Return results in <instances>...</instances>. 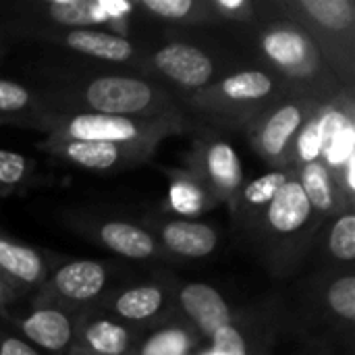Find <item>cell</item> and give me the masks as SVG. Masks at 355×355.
<instances>
[{"label": "cell", "mask_w": 355, "mask_h": 355, "mask_svg": "<svg viewBox=\"0 0 355 355\" xmlns=\"http://www.w3.org/2000/svg\"><path fill=\"white\" fill-rule=\"evenodd\" d=\"M119 266L108 260H64L48 281L31 293V306H54L67 312H83L100 304L114 289Z\"/></svg>", "instance_id": "7c38bea8"}, {"label": "cell", "mask_w": 355, "mask_h": 355, "mask_svg": "<svg viewBox=\"0 0 355 355\" xmlns=\"http://www.w3.org/2000/svg\"><path fill=\"white\" fill-rule=\"evenodd\" d=\"M23 297H27L23 291H19L17 287H10V285H4L0 283V312L8 310L10 306H15L17 302H21Z\"/></svg>", "instance_id": "836d02e7"}, {"label": "cell", "mask_w": 355, "mask_h": 355, "mask_svg": "<svg viewBox=\"0 0 355 355\" xmlns=\"http://www.w3.org/2000/svg\"><path fill=\"white\" fill-rule=\"evenodd\" d=\"M308 258L316 270L355 268V208L341 210L318 225Z\"/></svg>", "instance_id": "7402d4cb"}, {"label": "cell", "mask_w": 355, "mask_h": 355, "mask_svg": "<svg viewBox=\"0 0 355 355\" xmlns=\"http://www.w3.org/2000/svg\"><path fill=\"white\" fill-rule=\"evenodd\" d=\"M289 177H291V168H270L268 173L252 181H245L241 185L229 210L237 229H241L245 237L258 227L268 206L272 204L275 196L279 193V189L285 185Z\"/></svg>", "instance_id": "484cf974"}, {"label": "cell", "mask_w": 355, "mask_h": 355, "mask_svg": "<svg viewBox=\"0 0 355 355\" xmlns=\"http://www.w3.org/2000/svg\"><path fill=\"white\" fill-rule=\"evenodd\" d=\"M141 329L119 322L96 306L79 312L75 345L89 355H131Z\"/></svg>", "instance_id": "603a6c76"}, {"label": "cell", "mask_w": 355, "mask_h": 355, "mask_svg": "<svg viewBox=\"0 0 355 355\" xmlns=\"http://www.w3.org/2000/svg\"><path fill=\"white\" fill-rule=\"evenodd\" d=\"M67 355H89V354H85L83 349H79L77 345H73V349H71V352H69Z\"/></svg>", "instance_id": "74e56055"}, {"label": "cell", "mask_w": 355, "mask_h": 355, "mask_svg": "<svg viewBox=\"0 0 355 355\" xmlns=\"http://www.w3.org/2000/svg\"><path fill=\"white\" fill-rule=\"evenodd\" d=\"M6 50H8V37H6V35L2 33V29H0V60L4 58Z\"/></svg>", "instance_id": "e575fe53"}, {"label": "cell", "mask_w": 355, "mask_h": 355, "mask_svg": "<svg viewBox=\"0 0 355 355\" xmlns=\"http://www.w3.org/2000/svg\"><path fill=\"white\" fill-rule=\"evenodd\" d=\"M79 314L54 306H31L27 314L0 312V324L44 355H67L75 345Z\"/></svg>", "instance_id": "ac0fdd59"}, {"label": "cell", "mask_w": 355, "mask_h": 355, "mask_svg": "<svg viewBox=\"0 0 355 355\" xmlns=\"http://www.w3.org/2000/svg\"><path fill=\"white\" fill-rule=\"evenodd\" d=\"M245 62L241 54L225 50L216 42L193 33V29L166 27L158 42H150L137 75L162 85L181 102Z\"/></svg>", "instance_id": "3957f363"}, {"label": "cell", "mask_w": 355, "mask_h": 355, "mask_svg": "<svg viewBox=\"0 0 355 355\" xmlns=\"http://www.w3.org/2000/svg\"><path fill=\"white\" fill-rule=\"evenodd\" d=\"M318 225L320 223L291 171V177L279 189L248 239L275 277H289L308 258Z\"/></svg>", "instance_id": "5b68a950"}, {"label": "cell", "mask_w": 355, "mask_h": 355, "mask_svg": "<svg viewBox=\"0 0 355 355\" xmlns=\"http://www.w3.org/2000/svg\"><path fill=\"white\" fill-rule=\"evenodd\" d=\"M291 85L270 71L245 62L210 87L183 98V112L200 125L223 133H243L245 127Z\"/></svg>", "instance_id": "277c9868"}, {"label": "cell", "mask_w": 355, "mask_h": 355, "mask_svg": "<svg viewBox=\"0 0 355 355\" xmlns=\"http://www.w3.org/2000/svg\"><path fill=\"white\" fill-rule=\"evenodd\" d=\"M210 10L218 25H256L268 21V2L266 0H208Z\"/></svg>", "instance_id": "4dcf8cb0"}, {"label": "cell", "mask_w": 355, "mask_h": 355, "mask_svg": "<svg viewBox=\"0 0 355 355\" xmlns=\"http://www.w3.org/2000/svg\"><path fill=\"white\" fill-rule=\"evenodd\" d=\"M268 15L302 27L335 75L355 87L354 0H268Z\"/></svg>", "instance_id": "52a82bcc"}, {"label": "cell", "mask_w": 355, "mask_h": 355, "mask_svg": "<svg viewBox=\"0 0 355 355\" xmlns=\"http://www.w3.org/2000/svg\"><path fill=\"white\" fill-rule=\"evenodd\" d=\"M160 171L168 179V200H166V214L177 218H189L198 220L206 212H210L216 204V200L210 196V191L202 185V181L189 173L187 168H171L160 166Z\"/></svg>", "instance_id": "f1b7e54d"}, {"label": "cell", "mask_w": 355, "mask_h": 355, "mask_svg": "<svg viewBox=\"0 0 355 355\" xmlns=\"http://www.w3.org/2000/svg\"><path fill=\"white\" fill-rule=\"evenodd\" d=\"M37 71L40 79L33 87L40 89L50 114H110L196 123L168 89L125 69L77 58Z\"/></svg>", "instance_id": "6da1fadb"}, {"label": "cell", "mask_w": 355, "mask_h": 355, "mask_svg": "<svg viewBox=\"0 0 355 355\" xmlns=\"http://www.w3.org/2000/svg\"><path fill=\"white\" fill-rule=\"evenodd\" d=\"M320 104L324 102L289 87L245 127L243 135L270 168H289L295 141Z\"/></svg>", "instance_id": "30bf717a"}, {"label": "cell", "mask_w": 355, "mask_h": 355, "mask_svg": "<svg viewBox=\"0 0 355 355\" xmlns=\"http://www.w3.org/2000/svg\"><path fill=\"white\" fill-rule=\"evenodd\" d=\"M193 355H214V354H212V349H210L208 345H202V347H200V349H198Z\"/></svg>", "instance_id": "8d00e7d4"}, {"label": "cell", "mask_w": 355, "mask_h": 355, "mask_svg": "<svg viewBox=\"0 0 355 355\" xmlns=\"http://www.w3.org/2000/svg\"><path fill=\"white\" fill-rule=\"evenodd\" d=\"M175 297L179 312L206 343L214 337V333L233 322V318L237 316L223 293L208 283L175 281Z\"/></svg>", "instance_id": "ffe728a7"}, {"label": "cell", "mask_w": 355, "mask_h": 355, "mask_svg": "<svg viewBox=\"0 0 355 355\" xmlns=\"http://www.w3.org/2000/svg\"><path fill=\"white\" fill-rule=\"evenodd\" d=\"M37 148L46 154L89 173H119L148 164L156 152L154 146H123L104 141H77L60 137H44Z\"/></svg>", "instance_id": "2e32d148"}, {"label": "cell", "mask_w": 355, "mask_h": 355, "mask_svg": "<svg viewBox=\"0 0 355 355\" xmlns=\"http://www.w3.org/2000/svg\"><path fill=\"white\" fill-rule=\"evenodd\" d=\"M139 19L162 23L171 29H204L218 25L208 0H137Z\"/></svg>", "instance_id": "83f0119b"}, {"label": "cell", "mask_w": 355, "mask_h": 355, "mask_svg": "<svg viewBox=\"0 0 355 355\" xmlns=\"http://www.w3.org/2000/svg\"><path fill=\"white\" fill-rule=\"evenodd\" d=\"M96 308L119 322L135 329H148L177 310L175 279L116 285Z\"/></svg>", "instance_id": "9a60e30c"}, {"label": "cell", "mask_w": 355, "mask_h": 355, "mask_svg": "<svg viewBox=\"0 0 355 355\" xmlns=\"http://www.w3.org/2000/svg\"><path fill=\"white\" fill-rule=\"evenodd\" d=\"M0 355H44L17 333L0 324Z\"/></svg>", "instance_id": "d6a6232c"}, {"label": "cell", "mask_w": 355, "mask_h": 355, "mask_svg": "<svg viewBox=\"0 0 355 355\" xmlns=\"http://www.w3.org/2000/svg\"><path fill=\"white\" fill-rule=\"evenodd\" d=\"M198 123L131 119L110 114H50L46 135L77 141H104L123 146H154L171 135L191 133Z\"/></svg>", "instance_id": "8fae6325"}, {"label": "cell", "mask_w": 355, "mask_h": 355, "mask_svg": "<svg viewBox=\"0 0 355 355\" xmlns=\"http://www.w3.org/2000/svg\"><path fill=\"white\" fill-rule=\"evenodd\" d=\"M275 314H239L206 343L214 355H266Z\"/></svg>", "instance_id": "cb8c5ba5"}, {"label": "cell", "mask_w": 355, "mask_h": 355, "mask_svg": "<svg viewBox=\"0 0 355 355\" xmlns=\"http://www.w3.org/2000/svg\"><path fill=\"white\" fill-rule=\"evenodd\" d=\"M64 223L79 237L119 254L127 260L137 262H171L156 237L139 225V220H129L123 216L98 214L87 210H75L64 216Z\"/></svg>", "instance_id": "5bb4252c"}, {"label": "cell", "mask_w": 355, "mask_h": 355, "mask_svg": "<svg viewBox=\"0 0 355 355\" xmlns=\"http://www.w3.org/2000/svg\"><path fill=\"white\" fill-rule=\"evenodd\" d=\"M35 166L29 156L0 148V198L23 191L33 181Z\"/></svg>", "instance_id": "1f68e13d"}, {"label": "cell", "mask_w": 355, "mask_h": 355, "mask_svg": "<svg viewBox=\"0 0 355 355\" xmlns=\"http://www.w3.org/2000/svg\"><path fill=\"white\" fill-rule=\"evenodd\" d=\"M295 179L300 181L318 223H324L327 218H331L333 214L347 210L349 206H345L331 173L327 171V166L320 160H310L304 162L295 168H291Z\"/></svg>", "instance_id": "f546056e"}, {"label": "cell", "mask_w": 355, "mask_h": 355, "mask_svg": "<svg viewBox=\"0 0 355 355\" xmlns=\"http://www.w3.org/2000/svg\"><path fill=\"white\" fill-rule=\"evenodd\" d=\"M64 262L62 256L15 241L0 233V270L27 295L35 293Z\"/></svg>", "instance_id": "44dd1931"}, {"label": "cell", "mask_w": 355, "mask_h": 355, "mask_svg": "<svg viewBox=\"0 0 355 355\" xmlns=\"http://www.w3.org/2000/svg\"><path fill=\"white\" fill-rule=\"evenodd\" d=\"M2 33L8 37L46 44L50 48H58L75 58L125 69L137 75V67L144 60L150 42L139 35L127 37L112 33L108 29H62V27H33V25H17L0 21Z\"/></svg>", "instance_id": "9c48e42d"}, {"label": "cell", "mask_w": 355, "mask_h": 355, "mask_svg": "<svg viewBox=\"0 0 355 355\" xmlns=\"http://www.w3.org/2000/svg\"><path fill=\"white\" fill-rule=\"evenodd\" d=\"M139 225L156 237L164 254L175 264L206 260L214 256L220 245V233L216 227L202 220L177 218L171 214H148L139 218Z\"/></svg>", "instance_id": "d6986e66"}, {"label": "cell", "mask_w": 355, "mask_h": 355, "mask_svg": "<svg viewBox=\"0 0 355 355\" xmlns=\"http://www.w3.org/2000/svg\"><path fill=\"white\" fill-rule=\"evenodd\" d=\"M50 110L37 87L0 77V125L46 131Z\"/></svg>", "instance_id": "4316f807"}, {"label": "cell", "mask_w": 355, "mask_h": 355, "mask_svg": "<svg viewBox=\"0 0 355 355\" xmlns=\"http://www.w3.org/2000/svg\"><path fill=\"white\" fill-rule=\"evenodd\" d=\"M191 133L193 141L185 156V168L202 181L216 204L231 206L245 183L241 158L223 131L198 123Z\"/></svg>", "instance_id": "4fadbf2b"}, {"label": "cell", "mask_w": 355, "mask_h": 355, "mask_svg": "<svg viewBox=\"0 0 355 355\" xmlns=\"http://www.w3.org/2000/svg\"><path fill=\"white\" fill-rule=\"evenodd\" d=\"M310 160H320L327 166L345 206L355 208L354 92H345L339 98L320 104L300 133L289 168Z\"/></svg>", "instance_id": "8992f818"}, {"label": "cell", "mask_w": 355, "mask_h": 355, "mask_svg": "<svg viewBox=\"0 0 355 355\" xmlns=\"http://www.w3.org/2000/svg\"><path fill=\"white\" fill-rule=\"evenodd\" d=\"M0 283H4V285H10V287H17V285H15L12 281H8V277H6V275H4L2 270H0ZM17 289H19V287H17ZM19 291H21V289H19ZM23 293H25V291H23ZM25 295H27V293H25Z\"/></svg>", "instance_id": "d590c367"}, {"label": "cell", "mask_w": 355, "mask_h": 355, "mask_svg": "<svg viewBox=\"0 0 355 355\" xmlns=\"http://www.w3.org/2000/svg\"><path fill=\"white\" fill-rule=\"evenodd\" d=\"M308 306L316 322L352 345L355 324V268L316 270L308 281Z\"/></svg>", "instance_id": "e0dca14e"}, {"label": "cell", "mask_w": 355, "mask_h": 355, "mask_svg": "<svg viewBox=\"0 0 355 355\" xmlns=\"http://www.w3.org/2000/svg\"><path fill=\"white\" fill-rule=\"evenodd\" d=\"M202 345L206 341L177 308L156 324L141 329L131 355H193Z\"/></svg>", "instance_id": "d4e9b609"}, {"label": "cell", "mask_w": 355, "mask_h": 355, "mask_svg": "<svg viewBox=\"0 0 355 355\" xmlns=\"http://www.w3.org/2000/svg\"><path fill=\"white\" fill-rule=\"evenodd\" d=\"M135 2L129 0H12L0 2V21L33 27L108 29L133 37L131 23L137 19Z\"/></svg>", "instance_id": "ba28073f"}, {"label": "cell", "mask_w": 355, "mask_h": 355, "mask_svg": "<svg viewBox=\"0 0 355 355\" xmlns=\"http://www.w3.org/2000/svg\"><path fill=\"white\" fill-rule=\"evenodd\" d=\"M227 33L248 62L320 102L354 92L335 75L308 33L291 21L268 19L256 25H233L227 27Z\"/></svg>", "instance_id": "7a4b0ae2"}]
</instances>
